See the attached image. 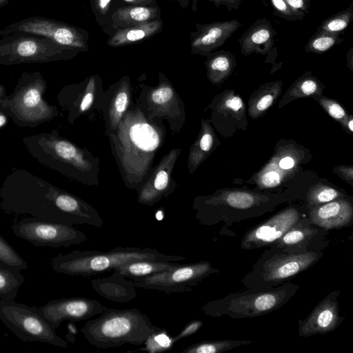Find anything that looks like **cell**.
<instances>
[{
	"mask_svg": "<svg viewBox=\"0 0 353 353\" xmlns=\"http://www.w3.org/2000/svg\"><path fill=\"white\" fill-rule=\"evenodd\" d=\"M171 1H176L182 8H187L189 4V2H190V0H171ZM198 1L199 0H192V1L191 9L193 12H196L198 9Z\"/></svg>",
	"mask_w": 353,
	"mask_h": 353,
	"instance_id": "obj_49",
	"label": "cell"
},
{
	"mask_svg": "<svg viewBox=\"0 0 353 353\" xmlns=\"http://www.w3.org/2000/svg\"><path fill=\"white\" fill-rule=\"evenodd\" d=\"M341 196V194L334 188L328 186H319L312 190L308 196V201L311 205H319Z\"/></svg>",
	"mask_w": 353,
	"mask_h": 353,
	"instance_id": "obj_35",
	"label": "cell"
},
{
	"mask_svg": "<svg viewBox=\"0 0 353 353\" xmlns=\"http://www.w3.org/2000/svg\"><path fill=\"white\" fill-rule=\"evenodd\" d=\"M289 291L283 288L252 294H242L217 301L222 304V312L232 318L255 317L264 315L279 308L290 299ZM216 315V316H217Z\"/></svg>",
	"mask_w": 353,
	"mask_h": 353,
	"instance_id": "obj_11",
	"label": "cell"
},
{
	"mask_svg": "<svg viewBox=\"0 0 353 353\" xmlns=\"http://www.w3.org/2000/svg\"><path fill=\"white\" fill-rule=\"evenodd\" d=\"M265 92H261L254 101L250 103V112L251 115H259L265 111L276 99L279 92V85L273 83V85L267 87Z\"/></svg>",
	"mask_w": 353,
	"mask_h": 353,
	"instance_id": "obj_32",
	"label": "cell"
},
{
	"mask_svg": "<svg viewBox=\"0 0 353 353\" xmlns=\"http://www.w3.org/2000/svg\"><path fill=\"white\" fill-rule=\"evenodd\" d=\"M352 125H353V124H352V119H350V121H349V123H348V127H349V129H350V130L351 132H352V131H353V126H352Z\"/></svg>",
	"mask_w": 353,
	"mask_h": 353,
	"instance_id": "obj_53",
	"label": "cell"
},
{
	"mask_svg": "<svg viewBox=\"0 0 353 353\" xmlns=\"http://www.w3.org/2000/svg\"><path fill=\"white\" fill-rule=\"evenodd\" d=\"M163 25L162 19L159 18L142 24L117 29L108 35L107 45L123 47L142 43L160 32Z\"/></svg>",
	"mask_w": 353,
	"mask_h": 353,
	"instance_id": "obj_21",
	"label": "cell"
},
{
	"mask_svg": "<svg viewBox=\"0 0 353 353\" xmlns=\"http://www.w3.org/2000/svg\"><path fill=\"white\" fill-rule=\"evenodd\" d=\"M222 201L230 207L246 209L252 207L256 203V198L248 192L232 191L224 194Z\"/></svg>",
	"mask_w": 353,
	"mask_h": 353,
	"instance_id": "obj_33",
	"label": "cell"
},
{
	"mask_svg": "<svg viewBox=\"0 0 353 353\" xmlns=\"http://www.w3.org/2000/svg\"><path fill=\"white\" fill-rule=\"evenodd\" d=\"M294 88V94L299 97L315 94L319 87L318 82L309 75L299 79Z\"/></svg>",
	"mask_w": 353,
	"mask_h": 353,
	"instance_id": "obj_36",
	"label": "cell"
},
{
	"mask_svg": "<svg viewBox=\"0 0 353 353\" xmlns=\"http://www.w3.org/2000/svg\"><path fill=\"white\" fill-rule=\"evenodd\" d=\"M294 165V160L290 157H285L279 161V166L284 170H290Z\"/></svg>",
	"mask_w": 353,
	"mask_h": 353,
	"instance_id": "obj_48",
	"label": "cell"
},
{
	"mask_svg": "<svg viewBox=\"0 0 353 353\" xmlns=\"http://www.w3.org/2000/svg\"><path fill=\"white\" fill-rule=\"evenodd\" d=\"M28 154L39 163L68 176L85 167L81 152L57 130L27 135L22 139Z\"/></svg>",
	"mask_w": 353,
	"mask_h": 353,
	"instance_id": "obj_6",
	"label": "cell"
},
{
	"mask_svg": "<svg viewBox=\"0 0 353 353\" xmlns=\"http://www.w3.org/2000/svg\"><path fill=\"white\" fill-rule=\"evenodd\" d=\"M173 96V91L169 86H161L152 94L151 98L154 103L163 104L168 101Z\"/></svg>",
	"mask_w": 353,
	"mask_h": 353,
	"instance_id": "obj_39",
	"label": "cell"
},
{
	"mask_svg": "<svg viewBox=\"0 0 353 353\" xmlns=\"http://www.w3.org/2000/svg\"><path fill=\"white\" fill-rule=\"evenodd\" d=\"M0 320L19 339L68 347L67 342L37 312V307L0 299Z\"/></svg>",
	"mask_w": 353,
	"mask_h": 353,
	"instance_id": "obj_7",
	"label": "cell"
},
{
	"mask_svg": "<svg viewBox=\"0 0 353 353\" xmlns=\"http://www.w3.org/2000/svg\"><path fill=\"white\" fill-rule=\"evenodd\" d=\"M11 229L18 237L35 246L70 247L87 241L86 234L72 225L26 217L14 223Z\"/></svg>",
	"mask_w": 353,
	"mask_h": 353,
	"instance_id": "obj_9",
	"label": "cell"
},
{
	"mask_svg": "<svg viewBox=\"0 0 353 353\" xmlns=\"http://www.w3.org/2000/svg\"><path fill=\"white\" fill-rule=\"evenodd\" d=\"M205 65L209 79L214 83H219L231 74L236 61L230 52L220 50L207 56Z\"/></svg>",
	"mask_w": 353,
	"mask_h": 353,
	"instance_id": "obj_24",
	"label": "cell"
},
{
	"mask_svg": "<svg viewBox=\"0 0 353 353\" xmlns=\"http://www.w3.org/2000/svg\"><path fill=\"white\" fill-rule=\"evenodd\" d=\"M47 81L40 72H24L13 92L5 96L0 110L19 127H37L59 114L57 107L45 99Z\"/></svg>",
	"mask_w": 353,
	"mask_h": 353,
	"instance_id": "obj_4",
	"label": "cell"
},
{
	"mask_svg": "<svg viewBox=\"0 0 353 353\" xmlns=\"http://www.w3.org/2000/svg\"><path fill=\"white\" fill-rule=\"evenodd\" d=\"M181 264L174 261L143 259L127 263L115 269L123 276L134 279L170 270L179 266Z\"/></svg>",
	"mask_w": 353,
	"mask_h": 353,
	"instance_id": "obj_22",
	"label": "cell"
},
{
	"mask_svg": "<svg viewBox=\"0 0 353 353\" xmlns=\"http://www.w3.org/2000/svg\"><path fill=\"white\" fill-rule=\"evenodd\" d=\"M353 208L347 200L337 199L319 205L310 212L311 222L324 229L347 226L352 219Z\"/></svg>",
	"mask_w": 353,
	"mask_h": 353,
	"instance_id": "obj_18",
	"label": "cell"
},
{
	"mask_svg": "<svg viewBox=\"0 0 353 353\" xmlns=\"http://www.w3.org/2000/svg\"><path fill=\"white\" fill-rule=\"evenodd\" d=\"M24 281L20 270L0 262V299L14 301Z\"/></svg>",
	"mask_w": 353,
	"mask_h": 353,
	"instance_id": "obj_25",
	"label": "cell"
},
{
	"mask_svg": "<svg viewBox=\"0 0 353 353\" xmlns=\"http://www.w3.org/2000/svg\"><path fill=\"white\" fill-rule=\"evenodd\" d=\"M214 4L215 6L219 7L224 6L229 12L233 10H237L243 0H209Z\"/></svg>",
	"mask_w": 353,
	"mask_h": 353,
	"instance_id": "obj_43",
	"label": "cell"
},
{
	"mask_svg": "<svg viewBox=\"0 0 353 353\" xmlns=\"http://www.w3.org/2000/svg\"><path fill=\"white\" fill-rule=\"evenodd\" d=\"M261 185L264 187H274L279 184L281 176L275 170H269L261 176Z\"/></svg>",
	"mask_w": 353,
	"mask_h": 353,
	"instance_id": "obj_40",
	"label": "cell"
},
{
	"mask_svg": "<svg viewBox=\"0 0 353 353\" xmlns=\"http://www.w3.org/2000/svg\"><path fill=\"white\" fill-rule=\"evenodd\" d=\"M108 307L101 302L86 297L53 299L37 307V312L56 329L64 321L79 322L101 314Z\"/></svg>",
	"mask_w": 353,
	"mask_h": 353,
	"instance_id": "obj_12",
	"label": "cell"
},
{
	"mask_svg": "<svg viewBox=\"0 0 353 353\" xmlns=\"http://www.w3.org/2000/svg\"><path fill=\"white\" fill-rule=\"evenodd\" d=\"M339 33H330L316 31L305 46L304 50L307 52L322 54L339 45L343 41Z\"/></svg>",
	"mask_w": 353,
	"mask_h": 353,
	"instance_id": "obj_27",
	"label": "cell"
},
{
	"mask_svg": "<svg viewBox=\"0 0 353 353\" xmlns=\"http://www.w3.org/2000/svg\"><path fill=\"white\" fill-rule=\"evenodd\" d=\"M251 343L241 340L203 341L186 347L182 353H219Z\"/></svg>",
	"mask_w": 353,
	"mask_h": 353,
	"instance_id": "obj_26",
	"label": "cell"
},
{
	"mask_svg": "<svg viewBox=\"0 0 353 353\" xmlns=\"http://www.w3.org/2000/svg\"><path fill=\"white\" fill-rule=\"evenodd\" d=\"M128 104V95L125 92H119L114 101V110L117 117L119 118Z\"/></svg>",
	"mask_w": 353,
	"mask_h": 353,
	"instance_id": "obj_41",
	"label": "cell"
},
{
	"mask_svg": "<svg viewBox=\"0 0 353 353\" xmlns=\"http://www.w3.org/2000/svg\"><path fill=\"white\" fill-rule=\"evenodd\" d=\"M22 32L39 35L80 52L88 50L89 33L82 28L41 16H32L12 23L0 30V37Z\"/></svg>",
	"mask_w": 353,
	"mask_h": 353,
	"instance_id": "obj_8",
	"label": "cell"
},
{
	"mask_svg": "<svg viewBox=\"0 0 353 353\" xmlns=\"http://www.w3.org/2000/svg\"><path fill=\"white\" fill-rule=\"evenodd\" d=\"M0 199L6 212L72 226L103 225L92 206L23 168L12 169L0 188Z\"/></svg>",
	"mask_w": 353,
	"mask_h": 353,
	"instance_id": "obj_1",
	"label": "cell"
},
{
	"mask_svg": "<svg viewBox=\"0 0 353 353\" xmlns=\"http://www.w3.org/2000/svg\"><path fill=\"white\" fill-rule=\"evenodd\" d=\"M10 0H0V8H2L7 5Z\"/></svg>",
	"mask_w": 353,
	"mask_h": 353,
	"instance_id": "obj_52",
	"label": "cell"
},
{
	"mask_svg": "<svg viewBox=\"0 0 353 353\" xmlns=\"http://www.w3.org/2000/svg\"><path fill=\"white\" fill-rule=\"evenodd\" d=\"M174 343L168 331L159 327L145 341V347L139 350L150 353L163 352L170 350Z\"/></svg>",
	"mask_w": 353,
	"mask_h": 353,
	"instance_id": "obj_30",
	"label": "cell"
},
{
	"mask_svg": "<svg viewBox=\"0 0 353 353\" xmlns=\"http://www.w3.org/2000/svg\"><path fill=\"white\" fill-rule=\"evenodd\" d=\"M339 291L327 295L303 321L299 322V335L308 337L325 334L335 330L342 322L339 316L337 296Z\"/></svg>",
	"mask_w": 353,
	"mask_h": 353,
	"instance_id": "obj_15",
	"label": "cell"
},
{
	"mask_svg": "<svg viewBox=\"0 0 353 353\" xmlns=\"http://www.w3.org/2000/svg\"><path fill=\"white\" fill-rule=\"evenodd\" d=\"M93 95L91 92H88L82 99L79 105V110L81 112L87 110L92 104Z\"/></svg>",
	"mask_w": 353,
	"mask_h": 353,
	"instance_id": "obj_47",
	"label": "cell"
},
{
	"mask_svg": "<svg viewBox=\"0 0 353 353\" xmlns=\"http://www.w3.org/2000/svg\"><path fill=\"white\" fill-rule=\"evenodd\" d=\"M161 10L159 5L155 6H124L115 10L111 23L103 32L110 35L121 28L133 26L161 18Z\"/></svg>",
	"mask_w": 353,
	"mask_h": 353,
	"instance_id": "obj_20",
	"label": "cell"
},
{
	"mask_svg": "<svg viewBox=\"0 0 353 353\" xmlns=\"http://www.w3.org/2000/svg\"><path fill=\"white\" fill-rule=\"evenodd\" d=\"M90 3L95 21L103 32L110 26L115 10L122 6L119 0H90Z\"/></svg>",
	"mask_w": 353,
	"mask_h": 353,
	"instance_id": "obj_28",
	"label": "cell"
},
{
	"mask_svg": "<svg viewBox=\"0 0 353 353\" xmlns=\"http://www.w3.org/2000/svg\"><path fill=\"white\" fill-rule=\"evenodd\" d=\"M291 7L299 10L304 13H308L311 0H285Z\"/></svg>",
	"mask_w": 353,
	"mask_h": 353,
	"instance_id": "obj_44",
	"label": "cell"
},
{
	"mask_svg": "<svg viewBox=\"0 0 353 353\" xmlns=\"http://www.w3.org/2000/svg\"><path fill=\"white\" fill-rule=\"evenodd\" d=\"M322 104L328 114L335 119H343L345 117L344 109L336 102L330 100H323Z\"/></svg>",
	"mask_w": 353,
	"mask_h": 353,
	"instance_id": "obj_38",
	"label": "cell"
},
{
	"mask_svg": "<svg viewBox=\"0 0 353 353\" xmlns=\"http://www.w3.org/2000/svg\"><path fill=\"white\" fill-rule=\"evenodd\" d=\"M274 14L290 21L303 20L305 13L291 7L285 0H270Z\"/></svg>",
	"mask_w": 353,
	"mask_h": 353,
	"instance_id": "obj_34",
	"label": "cell"
},
{
	"mask_svg": "<svg viewBox=\"0 0 353 353\" xmlns=\"http://www.w3.org/2000/svg\"><path fill=\"white\" fill-rule=\"evenodd\" d=\"M9 119V117L0 110V129L7 125Z\"/></svg>",
	"mask_w": 353,
	"mask_h": 353,
	"instance_id": "obj_50",
	"label": "cell"
},
{
	"mask_svg": "<svg viewBox=\"0 0 353 353\" xmlns=\"http://www.w3.org/2000/svg\"><path fill=\"white\" fill-rule=\"evenodd\" d=\"M122 6H155L156 0H119Z\"/></svg>",
	"mask_w": 353,
	"mask_h": 353,
	"instance_id": "obj_46",
	"label": "cell"
},
{
	"mask_svg": "<svg viewBox=\"0 0 353 353\" xmlns=\"http://www.w3.org/2000/svg\"><path fill=\"white\" fill-rule=\"evenodd\" d=\"M143 259L177 262L187 258L166 254L151 248L117 247L105 252L75 250L68 254L61 253L52 258L51 266L59 273L91 276L113 271L127 263Z\"/></svg>",
	"mask_w": 353,
	"mask_h": 353,
	"instance_id": "obj_3",
	"label": "cell"
},
{
	"mask_svg": "<svg viewBox=\"0 0 353 353\" xmlns=\"http://www.w3.org/2000/svg\"><path fill=\"white\" fill-rule=\"evenodd\" d=\"M6 88L3 85L0 84V104L6 96Z\"/></svg>",
	"mask_w": 353,
	"mask_h": 353,
	"instance_id": "obj_51",
	"label": "cell"
},
{
	"mask_svg": "<svg viewBox=\"0 0 353 353\" xmlns=\"http://www.w3.org/2000/svg\"><path fill=\"white\" fill-rule=\"evenodd\" d=\"M353 20V4L346 9L325 19L316 31L339 33L347 28Z\"/></svg>",
	"mask_w": 353,
	"mask_h": 353,
	"instance_id": "obj_29",
	"label": "cell"
},
{
	"mask_svg": "<svg viewBox=\"0 0 353 353\" xmlns=\"http://www.w3.org/2000/svg\"><path fill=\"white\" fill-rule=\"evenodd\" d=\"M91 285L101 296L116 303H127L137 296L134 281L116 269L107 277L92 279Z\"/></svg>",
	"mask_w": 353,
	"mask_h": 353,
	"instance_id": "obj_19",
	"label": "cell"
},
{
	"mask_svg": "<svg viewBox=\"0 0 353 353\" xmlns=\"http://www.w3.org/2000/svg\"><path fill=\"white\" fill-rule=\"evenodd\" d=\"M195 26L196 31L190 34V52L207 57L223 46L241 24L237 19H232L204 24L197 22Z\"/></svg>",
	"mask_w": 353,
	"mask_h": 353,
	"instance_id": "obj_14",
	"label": "cell"
},
{
	"mask_svg": "<svg viewBox=\"0 0 353 353\" xmlns=\"http://www.w3.org/2000/svg\"><path fill=\"white\" fill-rule=\"evenodd\" d=\"M203 322L201 320H194L188 323L183 329L176 336L172 337L174 343L188 337L196 332L203 325Z\"/></svg>",
	"mask_w": 353,
	"mask_h": 353,
	"instance_id": "obj_37",
	"label": "cell"
},
{
	"mask_svg": "<svg viewBox=\"0 0 353 353\" xmlns=\"http://www.w3.org/2000/svg\"><path fill=\"white\" fill-rule=\"evenodd\" d=\"M299 220L300 214L295 208L281 211L248 231L241 241V248L250 250L274 244Z\"/></svg>",
	"mask_w": 353,
	"mask_h": 353,
	"instance_id": "obj_13",
	"label": "cell"
},
{
	"mask_svg": "<svg viewBox=\"0 0 353 353\" xmlns=\"http://www.w3.org/2000/svg\"><path fill=\"white\" fill-rule=\"evenodd\" d=\"M318 230L310 226L298 222L285 232L274 243L277 248L283 249L288 253H294L305 248Z\"/></svg>",
	"mask_w": 353,
	"mask_h": 353,
	"instance_id": "obj_23",
	"label": "cell"
},
{
	"mask_svg": "<svg viewBox=\"0 0 353 353\" xmlns=\"http://www.w3.org/2000/svg\"><path fill=\"white\" fill-rule=\"evenodd\" d=\"M219 272L208 261L181 264L163 272L132 279L136 288L160 291L167 294L190 292L205 277Z\"/></svg>",
	"mask_w": 353,
	"mask_h": 353,
	"instance_id": "obj_10",
	"label": "cell"
},
{
	"mask_svg": "<svg viewBox=\"0 0 353 353\" xmlns=\"http://www.w3.org/2000/svg\"><path fill=\"white\" fill-rule=\"evenodd\" d=\"M318 259V254L313 252L275 256L264 265L263 279L266 281H284L313 265Z\"/></svg>",
	"mask_w": 353,
	"mask_h": 353,
	"instance_id": "obj_16",
	"label": "cell"
},
{
	"mask_svg": "<svg viewBox=\"0 0 353 353\" xmlns=\"http://www.w3.org/2000/svg\"><path fill=\"white\" fill-rule=\"evenodd\" d=\"M213 144V136L210 132H205L199 141V147L203 152H208Z\"/></svg>",
	"mask_w": 353,
	"mask_h": 353,
	"instance_id": "obj_45",
	"label": "cell"
},
{
	"mask_svg": "<svg viewBox=\"0 0 353 353\" xmlns=\"http://www.w3.org/2000/svg\"><path fill=\"white\" fill-rule=\"evenodd\" d=\"M276 34L271 22L265 18L259 19L239 39L241 52L245 56L255 52L265 54L270 52Z\"/></svg>",
	"mask_w": 353,
	"mask_h": 353,
	"instance_id": "obj_17",
	"label": "cell"
},
{
	"mask_svg": "<svg viewBox=\"0 0 353 353\" xmlns=\"http://www.w3.org/2000/svg\"><path fill=\"white\" fill-rule=\"evenodd\" d=\"M79 53L39 35L17 32L0 39V65H3L65 61Z\"/></svg>",
	"mask_w": 353,
	"mask_h": 353,
	"instance_id": "obj_5",
	"label": "cell"
},
{
	"mask_svg": "<svg viewBox=\"0 0 353 353\" xmlns=\"http://www.w3.org/2000/svg\"><path fill=\"white\" fill-rule=\"evenodd\" d=\"M168 183V175L167 172L165 170H161L158 172V174L156 176V178L154 179V188L158 191H163L164 190Z\"/></svg>",
	"mask_w": 353,
	"mask_h": 353,
	"instance_id": "obj_42",
	"label": "cell"
},
{
	"mask_svg": "<svg viewBox=\"0 0 353 353\" xmlns=\"http://www.w3.org/2000/svg\"><path fill=\"white\" fill-rule=\"evenodd\" d=\"M0 262L8 264L20 270H26L28 267L27 262L1 234Z\"/></svg>",
	"mask_w": 353,
	"mask_h": 353,
	"instance_id": "obj_31",
	"label": "cell"
},
{
	"mask_svg": "<svg viewBox=\"0 0 353 353\" xmlns=\"http://www.w3.org/2000/svg\"><path fill=\"white\" fill-rule=\"evenodd\" d=\"M158 327L137 308L108 307L99 317L88 321L81 332L89 343L106 349L125 343L143 345Z\"/></svg>",
	"mask_w": 353,
	"mask_h": 353,
	"instance_id": "obj_2",
	"label": "cell"
}]
</instances>
